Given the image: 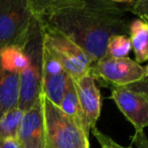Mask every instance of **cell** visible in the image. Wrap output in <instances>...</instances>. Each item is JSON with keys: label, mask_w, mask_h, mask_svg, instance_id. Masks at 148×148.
<instances>
[{"label": "cell", "mask_w": 148, "mask_h": 148, "mask_svg": "<svg viewBox=\"0 0 148 148\" xmlns=\"http://www.w3.org/2000/svg\"><path fill=\"white\" fill-rule=\"evenodd\" d=\"M69 77L60 62L43 43L41 94L58 107L64 96Z\"/></svg>", "instance_id": "obj_8"}, {"label": "cell", "mask_w": 148, "mask_h": 148, "mask_svg": "<svg viewBox=\"0 0 148 148\" xmlns=\"http://www.w3.org/2000/svg\"><path fill=\"white\" fill-rule=\"evenodd\" d=\"M47 148H89V134L41 94Z\"/></svg>", "instance_id": "obj_3"}, {"label": "cell", "mask_w": 148, "mask_h": 148, "mask_svg": "<svg viewBox=\"0 0 148 148\" xmlns=\"http://www.w3.org/2000/svg\"><path fill=\"white\" fill-rule=\"evenodd\" d=\"M128 4L106 0H85L42 19L43 25L66 35L80 47L93 64L103 58L110 37L129 33Z\"/></svg>", "instance_id": "obj_1"}, {"label": "cell", "mask_w": 148, "mask_h": 148, "mask_svg": "<svg viewBox=\"0 0 148 148\" xmlns=\"http://www.w3.org/2000/svg\"><path fill=\"white\" fill-rule=\"evenodd\" d=\"M16 139L20 148H47L45 118L40 98L32 108L23 113Z\"/></svg>", "instance_id": "obj_9"}, {"label": "cell", "mask_w": 148, "mask_h": 148, "mask_svg": "<svg viewBox=\"0 0 148 148\" xmlns=\"http://www.w3.org/2000/svg\"><path fill=\"white\" fill-rule=\"evenodd\" d=\"M145 77H148V64L145 66Z\"/></svg>", "instance_id": "obj_23"}, {"label": "cell", "mask_w": 148, "mask_h": 148, "mask_svg": "<svg viewBox=\"0 0 148 148\" xmlns=\"http://www.w3.org/2000/svg\"><path fill=\"white\" fill-rule=\"evenodd\" d=\"M132 143L137 148H148V138L145 133L142 131H135V134L132 136Z\"/></svg>", "instance_id": "obj_20"}, {"label": "cell", "mask_w": 148, "mask_h": 148, "mask_svg": "<svg viewBox=\"0 0 148 148\" xmlns=\"http://www.w3.org/2000/svg\"><path fill=\"white\" fill-rule=\"evenodd\" d=\"M125 148H131V147H125Z\"/></svg>", "instance_id": "obj_24"}, {"label": "cell", "mask_w": 148, "mask_h": 148, "mask_svg": "<svg viewBox=\"0 0 148 148\" xmlns=\"http://www.w3.org/2000/svg\"><path fill=\"white\" fill-rule=\"evenodd\" d=\"M131 41L129 35L117 34L110 37L106 47L105 56L116 59L128 58V55L131 51Z\"/></svg>", "instance_id": "obj_16"}, {"label": "cell", "mask_w": 148, "mask_h": 148, "mask_svg": "<svg viewBox=\"0 0 148 148\" xmlns=\"http://www.w3.org/2000/svg\"><path fill=\"white\" fill-rule=\"evenodd\" d=\"M128 11L148 22V0H134L128 4Z\"/></svg>", "instance_id": "obj_17"}, {"label": "cell", "mask_w": 148, "mask_h": 148, "mask_svg": "<svg viewBox=\"0 0 148 148\" xmlns=\"http://www.w3.org/2000/svg\"><path fill=\"white\" fill-rule=\"evenodd\" d=\"M33 16L42 20L60 10L80 7L85 0H28Z\"/></svg>", "instance_id": "obj_14"}, {"label": "cell", "mask_w": 148, "mask_h": 148, "mask_svg": "<svg viewBox=\"0 0 148 148\" xmlns=\"http://www.w3.org/2000/svg\"><path fill=\"white\" fill-rule=\"evenodd\" d=\"M106 1L114 2V3H118V4H131L133 3L134 0H106Z\"/></svg>", "instance_id": "obj_22"}, {"label": "cell", "mask_w": 148, "mask_h": 148, "mask_svg": "<svg viewBox=\"0 0 148 148\" xmlns=\"http://www.w3.org/2000/svg\"><path fill=\"white\" fill-rule=\"evenodd\" d=\"M59 108L66 116H69L71 119H73L81 128L84 129L85 132L89 134L90 129L87 126L86 120L84 118L80 103H79L74 80L71 77H69L68 81H66V90H64V96L62 98V101H60Z\"/></svg>", "instance_id": "obj_13"}, {"label": "cell", "mask_w": 148, "mask_h": 148, "mask_svg": "<svg viewBox=\"0 0 148 148\" xmlns=\"http://www.w3.org/2000/svg\"><path fill=\"white\" fill-rule=\"evenodd\" d=\"M32 18L28 0H0V49H21Z\"/></svg>", "instance_id": "obj_4"}, {"label": "cell", "mask_w": 148, "mask_h": 148, "mask_svg": "<svg viewBox=\"0 0 148 148\" xmlns=\"http://www.w3.org/2000/svg\"><path fill=\"white\" fill-rule=\"evenodd\" d=\"M19 95V73L4 68L0 62V119L17 107Z\"/></svg>", "instance_id": "obj_11"}, {"label": "cell", "mask_w": 148, "mask_h": 148, "mask_svg": "<svg viewBox=\"0 0 148 148\" xmlns=\"http://www.w3.org/2000/svg\"><path fill=\"white\" fill-rule=\"evenodd\" d=\"M0 148H20L17 139H5L0 141Z\"/></svg>", "instance_id": "obj_21"}, {"label": "cell", "mask_w": 148, "mask_h": 148, "mask_svg": "<svg viewBox=\"0 0 148 148\" xmlns=\"http://www.w3.org/2000/svg\"><path fill=\"white\" fill-rule=\"evenodd\" d=\"M74 84L87 126L91 130L96 127L101 113V94L90 73L74 80Z\"/></svg>", "instance_id": "obj_10"}, {"label": "cell", "mask_w": 148, "mask_h": 148, "mask_svg": "<svg viewBox=\"0 0 148 148\" xmlns=\"http://www.w3.org/2000/svg\"><path fill=\"white\" fill-rule=\"evenodd\" d=\"M128 35L131 49L135 55V62L141 64L148 60V22L141 18L130 21Z\"/></svg>", "instance_id": "obj_12"}, {"label": "cell", "mask_w": 148, "mask_h": 148, "mask_svg": "<svg viewBox=\"0 0 148 148\" xmlns=\"http://www.w3.org/2000/svg\"><path fill=\"white\" fill-rule=\"evenodd\" d=\"M126 88L142 95L148 101V77H143L138 82H135L133 84L126 86Z\"/></svg>", "instance_id": "obj_19"}, {"label": "cell", "mask_w": 148, "mask_h": 148, "mask_svg": "<svg viewBox=\"0 0 148 148\" xmlns=\"http://www.w3.org/2000/svg\"><path fill=\"white\" fill-rule=\"evenodd\" d=\"M45 47L55 56L74 80L90 72L93 64L92 60L80 47L62 33L45 26Z\"/></svg>", "instance_id": "obj_5"}, {"label": "cell", "mask_w": 148, "mask_h": 148, "mask_svg": "<svg viewBox=\"0 0 148 148\" xmlns=\"http://www.w3.org/2000/svg\"><path fill=\"white\" fill-rule=\"evenodd\" d=\"M22 117H23V112H21L16 107L8 111L0 119V141L10 138H17Z\"/></svg>", "instance_id": "obj_15"}, {"label": "cell", "mask_w": 148, "mask_h": 148, "mask_svg": "<svg viewBox=\"0 0 148 148\" xmlns=\"http://www.w3.org/2000/svg\"><path fill=\"white\" fill-rule=\"evenodd\" d=\"M92 131H93L94 136H95L96 139L98 140L101 148H125V147L121 146V145H119L117 142H115L111 137H109L108 135L104 134L101 131L98 130L97 127L92 128Z\"/></svg>", "instance_id": "obj_18"}, {"label": "cell", "mask_w": 148, "mask_h": 148, "mask_svg": "<svg viewBox=\"0 0 148 148\" xmlns=\"http://www.w3.org/2000/svg\"><path fill=\"white\" fill-rule=\"evenodd\" d=\"M43 43L45 26L40 19L33 16L21 47L27 64L19 74L17 108L23 113L32 108L41 96Z\"/></svg>", "instance_id": "obj_2"}, {"label": "cell", "mask_w": 148, "mask_h": 148, "mask_svg": "<svg viewBox=\"0 0 148 148\" xmlns=\"http://www.w3.org/2000/svg\"><path fill=\"white\" fill-rule=\"evenodd\" d=\"M90 74L95 81L111 87H126L145 77V66L129 58L116 59L104 56L92 64Z\"/></svg>", "instance_id": "obj_6"}, {"label": "cell", "mask_w": 148, "mask_h": 148, "mask_svg": "<svg viewBox=\"0 0 148 148\" xmlns=\"http://www.w3.org/2000/svg\"><path fill=\"white\" fill-rule=\"evenodd\" d=\"M111 99L136 131L148 127V101L142 95L126 87H111Z\"/></svg>", "instance_id": "obj_7"}]
</instances>
